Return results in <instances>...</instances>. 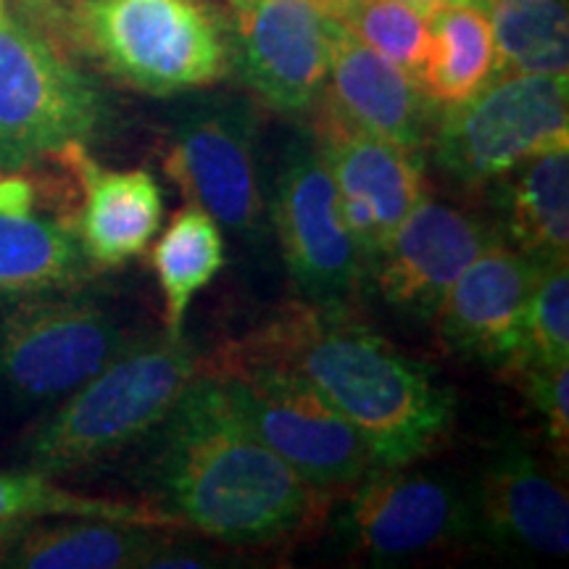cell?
<instances>
[{"instance_id":"24","label":"cell","mask_w":569,"mask_h":569,"mask_svg":"<svg viewBox=\"0 0 569 569\" xmlns=\"http://www.w3.org/2000/svg\"><path fill=\"white\" fill-rule=\"evenodd\" d=\"M498 74H567V0H486Z\"/></svg>"},{"instance_id":"6","label":"cell","mask_w":569,"mask_h":569,"mask_svg":"<svg viewBox=\"0 0 569 569\" xmlns=\"http://www.w3.org/2000/svg\"><path fill=\"white\" fill-rule=\"evenodd\" d=\"M140 340L80 288L6 298L0 388L27 407L56 403Z\"/></svg>"},{"instance_id":"13","label":"cell","mask_w":569,"mask_h":569,"mask_svg":"<svg viewBox=\"0 0 569 569\" xmlns=\"http://www.w3.org/2000/svg\"><path fill=\"white\" fill-rule=\"evenodd\" d=\"M311 134L336 182L340 213L361 267L372 269L398 224L422 201V151H409L396 142L317 119Z\"/></svg>"},{"instance_id":"9","label":"cell","mask_w":569,"mask_h":569,"mask_svg":"<svg viewBox=\"0 0 569 569\" xmlns=\"http://www.w3.org/2000/svg\"><path fill=\"white\" fill-rule=\"evenodd\" d=\"M259 130L251 98H203L180 113L163 153V172L184 201L201 206L222 230L251 243L264 238L267 217Z\"/></svg>"},{"instance_id":"33","label":"cell","mask_w":569,"mask_h":569,"mask_svg":"<svg viewBox=\"0 0 569 569\" xmlns=\"http://www.w3.org/2000/svg\"><path fill=\"white\" fill-rule=\"evenodd\" d=\"M243 3H251V0H230L232 9H234V6H243Z\"/></svg>"},{"instance_id":"21","label":"cell","mask_w":569,"mask_h":569,"mask_svg":"<svg viewBox=\"0 0 569 569\" xmlns=\"http://www.w3.org/2000/svg\"><path fill=\"white\" fill-rule=\"evenodd\" d=\"M515 172L501 193L509 246L538 264L569 256V148L536 156Z\"/></svg>"},{"instance_id":"7","label":"cell","mask_w":569,"mask_h":569,"mask_svg":"<svg viewBox=\"0 0 569 569\" xmlns=\"http://www.w3.org/2000/svg\"><path fill=\"white\" fill-rule=\"evenodd\" d=\"M569 148V77L498 74L438 119L436 161L461 184L501 180L536 156Z\"/></svg>"},{"instance_id":"22","label":"cell","mask_w":569,"mask_h":569,"mask_svg":"<svg viewBox=\"0 0 569 569\" xmlns=\"http://www.w3.org/2000/svg\"><path fill=\"white\" fill-rule=\"evenodd\" d=\"M92 274L71 224L46 217H0V301L82 288Z\"/></svg>"},{"instance_id":"25","label":"cell","mask_w":569,"mask_h":569,"mask_svg":"<svg viewBox=\"0 0 569 569\" xmlns=\"http://www.w3.org/2000/svg\"><path fill=\"white\" fill-rule=\"evenodd\" d=\"M46 517H90L113 522L148 525V528L182 530V525L153 503H124L109 498H90L67 490L42 472L0 475V522H30Z\"/></svg>"},{"instance_id":"32","label":"cell","mask_w":569,"mask_h":569,"mask_svg":"<svg viewBox=\"0 0 569 569\" xmlns=\"http://www.w3.org/2000/svg\"><path fill=\"white\" fill-rule=\"evenodd\" d=\"M409 3H419V6H427V9H436V6L448 3V0H409Z\"/></svg>"},{"instance_id":"2","label":"cell","mask_w":569,"mask_h":569,"mask_svg":"<svg viewBox=\"0 0 569 569\" xmlns=\"http://www.w3.org/2000/svg\"><path fill=\"white\" fill-rule=\"evenodd\" d=\"M224 351L303 375L361 432L382 469L430 457L457 419L453 390L348 306L290 303Z\"/></svg>"},{"instance_id":"11","label":"cell","mask_w":569,"mask_h":569,"mask_svg":"<svg viewBox=\"0 0 569 569\" xmlns=\"http://www.w3.org/2000/svg\"><path fill=\"white\" fill-rule=\"evenodd\" d=\"M267 211L284 267L303 301L348 306L359 288V251L343 222L338 190L315 134H296L277 161Z\"/></svg>"},{"instance_id":"20","label":"cell","mask_w":569,"mask_h":569,"mask_svg":"<svg viewBox=\"0 0 569 569\" xmlns=\"http://www.w3.org/2000/svg\"><path fill=\"white\" fill-rule=\"evenodd\" d=\"M496 77V40L488 11L475 0H448L432 9L430 46L419 84L438 109L469 101Z\"/></svg>"},{"instance_id":"26","label":"cell","mask_w":569,"mask_h":569,"mask_svg":"<svg viewBox=\"0 0 569 569\" xmlns=\"http://www.w3.org/2000/svg\"><path fill=\"white\" fill-rule=\"evenodd\" d=\"M332 21L419 80L432 9L409 0H319Z\"/></svg>"},{"instance_id":"28","label":"cell","mask_w":569,"mask_h":569,"mask_svg":"<svg viewBox=\"0 0 569 569\" xmlns=\"http://www.w3.org/2000/svg\"><path fill=\"white\" fill-rule=\"evenodd\" d=\"M532 407L546 422V440L557 459L569 457V361L546 369H530L519 375Z\"/></svg>"},{"instance_id":"12","label":"cell","mask_w":569,"mask_h":569,"mask_svg":"<svg viewBox=\"0 0 569 569\" xmlns=\"http://www.w3.org/2000/svg\"><path fill=\"white\" fill-rule=\"evenodd\" d=\"M234 63L248 90L284 117H306L322 96L332 19L319 0H251L234 6Z\"/></svg>"},{"instance_id":"35","label":"cell","mask_w":569,"mask_h":569,"mask_svg":"<svg viewBox=\"0 0 569 569\" xmlns=\"http://www.w3.org/2000/svg\"><path fill=\"white\" fill-rule=\"evenodd\" d=\"M475 3H486V0H475Z\"/></svg>"},{"instance_id":"16","label":"cell","mask_w":569,"mask_h":569,"mask_svg":"<svg viewBox=\"0 0 569 569\" xmlns=\"http://www.w3.org/2000/svg\"><path fill=\"white\" fill-rule=\"evenodd\" d=\"M488 243L482 222L425 193L372 264L377 290L398 315L430 322L451 282Z\"/></svg>"},{"instance_id":"18","label":"cell","mask_w":569,"mask_h":569,"mask_svg":"<svg viewBox=\"0 0 569 569\" xmlns=\"http://www.w3.org/2000/svg\"><path fill=\"white\" fill-rule=\"evenodd\" d=\"M80 184L74 230L92 269H117L151 248L161 230L163 196L146 169H109L92 159L84 142L53 156Z\"/></svg>"},{"instance_id":"3","label":"cell","mask_w":569,"mask_h":569,"mask_svg":"<svg viewBox=\"0 0 569 569\" xmlns=\"http://www.w3.org/2000/svg\"><path fill=\"white\" fill-rule=\"evenodd\" d=\"M56 21L103 74L153 98L213 88L234 69L232 21L211 0H63Z\"/></svg>"},{"instance_id":"23","label":"cell","mask_w":569,"mask_h":569,"mask_svg":"<svg viewBox=\"0 0 569 569\" xmlns=\"http://www.w3.org/2000/svg\"><path fill=\"white\" fill-rule=\"evenodd\" d=\"M227 264L222 227L201 206L184 203L151 248V267L163 296V325L169 338H182L184 317L198 290Z\"/></svg>"},{"instance_id":"19","label":"cell","mask_w":569,"mask_h":569,"mask_svg":"<svg viewBox=\"0 0 569 569\" xmlns=\"http://www.w3.org/2000/svg\"><path fill=\"white\" fill-rule=\"evenodd\" d=\"M163 528L113 519L63 517V522H24L0 567L17 569H134L151 565L167 543Z\"/></svg>"},{"instance_id":"30","label":"cell","mask_w":569,"mask_h":569,"mask_svg":"<svg viewBox=\"0 0 569 569\" xmlns=\"http://www.w3.org/2000/svg\"><path fill=\"white\" fill-rule=\"evenodd\" d=\"M24 522H0V559H3L6 549H9V543L17 536V530L21 528Z\"/></svg>"},{"instance_id":"31","label":"cell","mask_w":569,"mask_h":569,"mask_svg":"<svg viewBox=\"0 0 569 569\" xmlns=\"http://www.w3.org/2000/svg\"><path fill=\"white\" fill-rule=\"evenodd\" d=\"M9 19H11L9 0H0V24H3V21H9Z\"/></svg>"},{"instance_id":"29","label":"cell","mask_w":569,"mask_h":569,"mask_svg":"<svg viewBox=\"0 0 569 569\" xmlns=\"http://www.w3.org/2000/svg\"><path fill=\"white\" fill-rule=\"evenodd\" d=\"M38 209V188L27 174H19V169H6L0 174V217L27 219L34 217Z\"/></svg>"},{"instance_id":"1","label":"cell","mask_w":569,"mask_h":569,"mask_svg":"<svg viewBox=\"0 0 569 569\" xmlns=\"http://www.w3.org/2000/svg\"><path fill=\"white\" fill-rule=\"evenodd\" d=\"M146 440L140 482L153 507L222 546H282L330 511V493L277 457L203 369Z\"/></svg>"},{"instance_id":"27","label":"cell","mask_w":569,"mask_h":569,"mask_svg":"<svg viewBox=\"0 0 569 569\" xmlns=\"http://www.w3.org/2000/svg\"><path fill=\"white\" fill-rule=\"evenodd\" d=\"M569 361V256L546 261L532 284L517 348L501 375L517 377L530 369L557 367Z\"/></svg>"},{"instance_id":"4","label":"cell","mask_w":569,"mask_h":569,"mask_svg":"<svg viewBox=\"0 0 569 569\" xmlns=\"http://www.w3.org/2000/svg\"><path fill=\"white\" fill-rule=\"evenodd\" d=\"M198 372L201 361L182 338H142L34 427L24 446L27 467L53 478L138 446L169 417Z\"/></svg>"},{"instance_id":"14","label":"cell","mask_w":569,"mask_h":569,"mask_svg":"<svg viewBox=\"0 0 569 569\" xmlns=\"http://www.w3.org/2000/svg\"><path fill=\"white\" fill-rule=\"evenodd\" d=\"M436 109L438 106L427 98L417 77L332 21L330 71L311 111L317 122H330L396 142L409 151H422L430 140Z\"/></svg>"},{"instance_id":"5","label":"cell","mask_w":569,"mask_h":569,"mask_svg":"<svg viewBox=\"0 0 569 569\" xmlns=\"http://www.w3.org/2000/svg\"><path fill=\"white\" fill-rule=\"evenodd\" d=\"M201 369L222 382L256 436L315 488L346 493L377 469L361 432L296 369L224 348Z\"/></svg>"},{"instance_id":"34","label":"cell","mask_w":569,"mask_h":569,"mask_svg":"<svg viewBox=\"0 0 569 569\" xmlns=\"http://www.w3.org/2000/svg\"><path fill=\"white\" fill-rule=\"evenodd\" d=\"M30 3H46V0H30Z\"/></svg>"},{"instance_id":"15","label":"cell","mask_w":569,"mask_h":569,"mask_svg":"<svg viewBox=\"0 0 569 569\" xmlns=\"http://www.w3.org/2000/svg\"><path fill=\"white\" fill-rule=\"evenodd\" d=\"M540 267L509 243H488L446 290L436 336L448 356L482 361L501 372L517 348L519 325Z\"/></svg>"},{"instance_id":"17","label":"cell","mask_w":569,"mask_h":569,"mask_svg":"<svg viewBox=\"0 0 569 569\" xmlns=\"http://www.w3.org/2000/svg\"><path fill=\"white\" fill-rule=\"evenodd\" d=\"M475 536L511 557L557 559L569 549V501L561 482L522 446L488 459L472 490Z\"/></svg>"},{"instance_id":"10","label":"cell","mask_w":569,"mask_h":569,"mask_svg":"<svg viewBox=\"0 0 569 569\" xmlns=\"http://www.w3.org/2000/svg\"><path fill=\"white\" fill-rule=\"evenodd\" d=\"M336 532L365 565H411L475 538L472 493L448 475L377 467L348 488Z\"/></svg>"},{"instance_id":"8","label":"cell","mask_w":569,"mask_h":569,"mask_svg":"<svg viewBox=\"0 0 569 569\" xmlns=\"http://www.w3.org/2000/svg\"><path fill=\"white\" fill-rule=\"evenodd\" d=\"M96 82L32 27L0 24V167L21 169L71 146L92 142L106 124Z\"/></svg>"}]
</instances>
